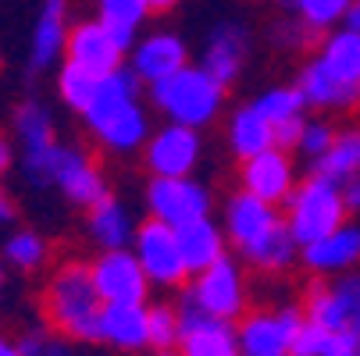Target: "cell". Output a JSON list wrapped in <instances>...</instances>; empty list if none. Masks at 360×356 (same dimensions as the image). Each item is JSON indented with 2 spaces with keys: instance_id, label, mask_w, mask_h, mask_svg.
Returning <instances> with one entry per match:
<instances>
[{
  "instance_id": "cell-1",
  "label": "cell",
  "mask_w": 360,
  "mask_h": 356,
  "mask_svg": "<svg viewBox=\"0 0 360 356\" xmlns=\"http://www.w3.org/2000/svg\"><path fill=\"white\" fill-rule=\"evenodd\" d=\"M100 310H104V299L93 285V271L86 261H61L50 271L39 292V314L46 328L72 338L75 345H96Z\"/></svg>"
},
{
  "instance_id": "cell-2",
  "label": "cell",
  "mask_w": 360,
  "mask_h": 356,
  "mask_svg": "<svg viewBox=\"0 0 360 356\" xmlns=\"http://www.w3.org/2000/svg\"><path fill=\"white\" fill-rule=\"evenodd\" d=\"M225 89L207 68H179L175 75L150 86V104L158 107L168 121L203 128L211 125L225 107Z\"/></svg>"
},
{
  "instance_id": "cell-3",
  "label": "cell",
  "mask_w": 360,
  "mask_h": 356,
  "mask_svg": "<svg viewBox=\"0 0 360 356\" xmlns=\"http://www.w3.org/2000/svg\"><path fill=\"white\" fill-rule=\"evenodd\" d=\"M346 214L349 211H346L339 182H328L321 175H311L285 199V228L300 249L318 242L328 232H335L339 225H346Z\"/></svg>"
},
{
  "instance_id": "cell-4",
  "label": "cell",
  "mask_w": 360,
  "mask_h": 356,
  "mask_svg": "<svg viewBox=\"0 0 360 356\" xmlns=\"http://www.w3.org/2000/svg\"><path fill=\"white\" fill-rule=\"evenodd\" d=\"M179 296L189 299L193 307H200L203 314L232 321V324L246 314V303H250V289H246L243 268L236 261H229V257H221L218 264L193 275V282L182 285Z\"/></svg>"
},
{
  "instance_id": "cell-5",
  "label": "cell",
  "mask_w": 360,
  "mask_h": 356,
  "mask_svg": "<svg viewBox=\"0 0 360 356\" xmlns=\"http://www.w3.org/2000/svg\"><path fill=\"white\" fill-rule=\"evenodd\" d=\"M303 307L282 303V307H257L236 321L239 356H289L292 338L303 324Z\"/></svg>"
},
{
  "instance_id": "cell-6",
  "label": "cell",
  "mask_w": 360,
  "mask_h": 356,
  "mask_svg": "<svg viewBox=\"0 0 360 356\" xmlns=\"http://www.w3.org/2000/svg\"><path fill=\"white\" fill-rule=\"evenodd\" d=\"M132 253L139 257L150 285L158 289H182L189 282V268L182 261V249H179V235L172 225L158 221V218H146L136 235H132Z\"/></svg>"
},
{
  "instance_id": "cell-7",
  "label": "cell",
  "mask_w": 360,
  "mask_h": 356,
  "mask_svg": "<svg viewBox=\"0 0 360 356\" xmlns=\"http://www.w3.org/2000/svg\"><path fill=\"white\" fill-rule=\"evenodd\" d=\"M93 271V285L104 303H146L150 296V278L139 264V257L125 246V249H100L89 261Z\"/></svg>"
},
{
  "instance_id": "cell-8",
  "label": "cell",
  "mask_w": 360,
  "mask_h": 356,
  "mask_svg": "<svg viewBox=\"0 0 360 356\" xmlns=\"http://www.w3.org/2000/svg\"><path fill=\"white\" fill-rule=\"evenodd\" d=\"M200 154H203L200 128L172 121V125H165L161 132H153L146 139L143 161H146L150 178H186L200 164Z\"/></svg>"
},
{
  "instance_id": "cell-9",
  "label": "cell",
  "mask_w": 360,
  "mask_h": 356,
  "mask_svg": "<svg viewBox=\"0 0 360 356\" xmlns=\"http://www.w3.org/2000/svg\"><path fill=\"white\" fill-rule=\"evenodd\" d=\"M146 207L150 218H158L172 228H182L189 221H200L211 214V192L200 182L186 178H150L146 185Z\"/></svg>"
},
{
  "instance_id": "cell-10",
  "label": "cell",
  "mask_w": 360,
  "mask_h": 356,
  "mask_svg": "<svg viewBox=\"0 0 360 356\" xmlns=\"http://www.w3.org/2000/svg\"><path fill=\"white\" fill-rule=\"evenodd\" d=\"M175 307H179V324H182V335L175 345L179 356H239L232 321L203 314L200 307H193L182 296L175 299Z\"/></svg>"
},
{
  "instance_id": "cell-11",
  "label": "cell",
  "mask_w": 360,
  "mask_h": 356,
  "mask_svg": "<svg viewBox=\"0 0 360 356\" xmlns=\"http://www.w3.org/2000/svg\"><path fill=\"white\" fill-rule=\"evenodd\" d=\"M50 185L61 189L68 203L75 207H93L96 199L108 196V182L100 175V164L89 150L82 146H65L58 143V154H54V175H50Z\"/></svg>"
},
{
  "instance_id": "cell-12",
  "label": "cell",
  "mask_w": 360,
  "mask_h": 356,
  "mask_svg": "<svg viewBox=\"0 0 360 356\" xmlns=\"http://www.w3.org/2000/svg\"><path fill=\"white\" fill-rule=\"evenodd\" d=\"M129 54V46L115 36L111 25H104L100 18L93 22H79L75 29H68V43H65V61L82 65L96 75H108L115 68H122V58Z\"/></svg>"
},
{
  "instance_id": "cell-13",
  "label": "cell",
  "mask_w": 360,
  "mask_h": 356,
  "mask_svg": "<svg viewBox=\"0 0 360 356\" xmlns=\"http://www.w3.org/2000/svg\"><path fill=\"white\" fill-rule=\"evenodd\" d=\"M96 345L122 352V356L146 352L150 349V307L146 303H104Z\"/></svg>"
},
{
  "instance_id": "cell-14",
  "label": "cell",
  "mask_w": 360,
  "mask_h": 356,
  "mask_svg": "<svg viewBox=\"0 0 360 356\" xmlns=\"http://www.w3.org/2000/svg\"><path fill=\"white\" fill-rule=\"evenodd\" d=\"M239 185L253 196H261L264 203H285L296 189V168L289 150L271 146L264 154H257L250 161H239Z\"/></svg>"
},
{
  "instance_id": "cell-15",
  "label": "cell",
  "mask_w": 360,
  "mask_h": 356,
  "mask_svg": "<svg viewBox=\"0 0 360 356\" xmlns=\"http://www.w3.org/2000/svg\"><path fill=\"white\" fill-rule=\"evenodd\" d=\"M278 221H282V214H278L275 203H264L261 196H253L246 189L232 192L229 203H225V235L239 253L246 246H253L261 235H268Z\"/></svg>"
},
{
  "instance_id": "cell-16",
  "label": "cell",
  "mask_w": 360,
  "mask_h": 356,
  "mask_svg": "<svg viewBox=\"0 0 360 356\" xmlns=\"http://www.w3.org/2000/svg\"><path fill=\"white\" fill-rule=\"evenodd\" d=\"M303 268L318 278H339L346 271H356L360 268V228L339 225L318 242L303 246Z\"/></svg>"
},
{
  "instance_id": "cell-17",
  "label": "cell",
  "mask_w": 360,
  "mask_h": 356,
  "mask_svg": "<svg viewBox=\"0 0 360 356\" xmlns=\"http://www.w3.org/2000/svg\"><path fill=\"white\" fill-rule=\"evenodd\" d=\"M68 0H43L36 25H32V43H29V72L39 75L54 68L58 58L65 54L68 43Z\"/></svg>"
},
{
  "instance_id": "cell-18",
  "label": "cell",
  "mask_w": 360,
  "mask_h": 356,
  "mask_svg": "<svg viewBox=\"0 0 360 356\" xmlns=\"http://www.w3.org/2000/svg\"><path fill=\"white\" fill-rule=\"evenodd\" d=\"M246 54H250V32L246 25L239 22H218L207 36V46H203V65L221 86H232L239 75H243V65H246Z\"/></svg>"
},
{
  "instance_id": "cell-19",
  "label": "cell",
  "mask_w": 360,
  "mask_h": 356,
  "mask_svg": "<svg viewBox=\"0 0 360 356\" xmlns=\"http://www.w3.org/2000/svg\"><path fill=\"white\" fill-rule=\"evenodd\" d=\"M186 43L172 32H153L146 39H139L132 46V75L139 82H161L168 75H175L179 68H186Z\"/></svg>"
},
{
  "instance_id": "cell-20",
  "label": "cell",
  "mask_w": 360,
  "mask_h": 356,
  "mask_svg": "<svg viewBox=\"0 0 360 356\" xmlns=\"http://www.w3.org/2000/svg\"><path fill=\"white\" fill-rule=\"evenodd\" d=\"M136 93H139V79L132 75V68H115L108 75H100L89 104H86V111L79 118L86 121V128H96L100 121H108L111 114L136 104Z\"/></svg>"
},
{
  "instance_id": "cell-21",
  "label": "cell",
  "mask_w": 360,
  "mask_h": 356,
  "mask_svg": "<svg viewBox=\"0 0 360 356\" xmlns=\"http://www.w3.org/2000/svg\"><path fill=\"white\" fill-rule=\"evenodd\" d=\"M175 235H179V249H182V261H186L189 275H200L203 268H211L221 257H229V253H225L229 249V235L211 218L189 221V225L175 228Z\"/></svg>"
},
{
  "instance_id": "cell-22",
  "label": "cell",
  "mask_w": 360,
  "mask_h": 356,
  "mask_svg": "<svg viewBox=\"0 0 360 356\" xmlns=\"http://www.w3.org/2000/svg\"><path fill=\"white\" fill-rule=\"evenodd\" d=\"M89 132H93L96 146L108 150V154H136V150L146 146V139H150V118H146V111L139 107V100H136V104H129L125 111L111 114L108 121H100Z\"/></svg>"
},
{
  "instance_id": "cell-23",
  "label": "cell",
  "mask_w": 360,
  "mask_h": 356,
  "mask_svg": "<svg viewBox=\"0 0 360 356\" xmlns=\"http://www.w3.org/2000/svg\"><path fill=\"white\" fill-rule=\"evenodd\" d=\"M296 89L303 93V100L311 107H321V111H346L360 100V86H349V82H339L321 61H311L303 65L300 79H296Z\"/></svg>"
},
{
  "instance_id": "cell-24",
  "label": "cell",
  "mask_w": 360,
  "mask_h": 356,
  "mask_svg": "<svg viewBox=\"0 0 360 356\" xmlns=\"http://www.w3.org/2000/svg\"><path fill=\"white\" fill-rule=\"evenodd\" d=\"M86 232L96 242V249H125L132 242V235H136L129 211L111 192L104 199H96L93 207L86 211Z\"/></svg>"
},
{
  "instance_id": "cell-25",
  "label": "cell",
  "mask_w": 360,
  "mask_h": 356,
  "mask_svg": "<svg viewBox=\"0 0 360 356\" xmlns=\"http://www.w3.org/2000/svg\"><path fill=\"white\" fill-rule=\"evenodd\" d=\"M275 146V125L257 111L253 104L250 107H239L229 121V150L236 154V161H250L257 154Z\"/></svg>"
},
{
  "instance_id": "cell-26",
  "label": "cell",
  "mask_w": 360,
  "mask_h": 356,
  "mask_svg": "<svg viewBox=\"0 0 360 356\" xmlns=\"http://www.w3.org/2000/svg\"><path fill=\"white\" fill-rule=\"evenodd\" d=\"M296 253H300V246H296V239L289 235L285 218H282L268 235H261L253 246H246L243 257H246V264H250L253 271H261V275H285V271L296 264Z\"/></svg>"
},
{
  "instance_id": "cell-27",
  "label": "cell",
  "mask_w": 360,
  "mask_h": 356,
  "mask_svg": "<svg viewBox=\"0 0 360 356\" xmlns=\"http://www.w3.org/2000/svg\"><path fill=\"white\" fill-rule=\"evenodd\" d=\"M318 61H321L339 82L360 86V32L339 29V32L325 36L321 46H318Z\"/></svg>"
},
{
  "instance_id": "cell-28",
  "label": "cell",
  "mask_w": 360,
  "mask_h": 356,
  "mask_svg": "<svg viewBox=\"0 0 360 356\" xmlns=\"http://www.w3.org/2000/svg\"><path fill=\"white\" fill-rule=\"evenodd\" d=\"M314 175L328 178V182H346L353 175H360V128H342L335 132L332 146L314 161Z\"/></svg>"
},
{
  "instance_id": "cell-29",
  "label": "cell",
  "mask_w": 360,
  "mask_h": 356,
  "mask_svg": "<svg viewBox=\"0 0 360 356\" xmlns=\"http://www.w3.org/2000/svg\"><path fill=\"white\" fill-rule=\"evenodd\" d=\"M11 128H15V139L22 143V150H39V146L58 143L54 114H50V107L39 104V100H22V104L15 107Z\"/></svg>"
},
{
  "instance_id": "cell-30",
  "label": "cell",
  "mask_w": 360,
  "mask_h": 356,
  "mask_svg": "<svg viewBox=\"0 0 360 356\" xmlns=\"http://www.w3.org/2000/svg\"><path fill=\"white\" fill-rule=\"evenodd\" d=\"M303 317L321 324L325 331H342L349 328V317H346V307L339 292L332 289V282H314L311 289L303 292Z\"/></svg>"
},
{
  "instance_id": "cell-31",
  "label": "cell",
  "mask_w": 360,
  "mask_h": 356,
  "mask_svg": "<svg viewBox=\"0 0 360 356\" xmlns=\"http://www.w3.org/2000/svg\"><path fill=\"white\" fill-rule=\"evenodd\" d=\"M0 257H4V264H11L15 271H39L50 261V242L32 228H15L4 239Z\"/></svg>"
},
{
  "instance_id": "cell-32",
  "label": "cell",
  "mask_w": 360,
  "mask_h": 356,
  "mask_svg": "<svg viewBox=\"0 0 360 356\" xmlns=\"http://www.w3.org/2000/svg\"><path fill=\"white\" fill-rule=\"evenodd\" d=\"M96 82H100L96 72L65 61L61 72H58V96L65 100V107H72L75 114H82L86 104H89V96H93V89H96Z\"/></svg>"
},
{
  "instance_id": "cell-33",
  "label": "cell",
  "mask_w": 360,
  "mask_h": 356,
  "mask_svg": "<svg viewBox=\"0 0 360 356\" xmlns=\"http://www.w3.org/2000/svg\"><path fill=\"white\" fill-rule=\"evenodd\" d=\"M253 107L261 111L271 125H278V121L300 118V111L307 107V100H303V93H300L296 86H275V89H268V93L257 96Z\"/></svg>"
},
{
  "instance_id": "cell-34",
  "label": "cell",
  "mask_w": 360,
  "mask_h": 356,
  "mask_svg": "<svg viewBox=\"0 0 360 356\" xmlns=\"http://www.w3.org/2000/svg\"><path fill=\"white\" fill-rule=\"evenodd\" d=\"M18 345H22L25 356H82L72 338L58 335L54 328H46V324L29 328L25 335H18Z\"/></svg>"
},
{
  "instance_id": "cell-35",
  "label": "cell",
  "mask_w": 360,
  "mask_h": 356,
  "mask_svg": "<svg viewBox=\"0 0 360 356\" xmlns=\"http://www.w3.org/2000/svg\"><path fill=\"white\" fill-rule=\"evenodd\" d=\"M182 335L175 303H153L150 307V349H175Z\"/></svg>"
},
{
  "instance_id": "cell-36",
  "label": "cell",
  "mask_w": 360,
  "mask_h": 356,
  "mask_svg": "<svg viewBox=\"0 0 360 356\" xmlns=\"http://www.w3.org/2000/svg\"><path fill=\"white\" fill-rule=\"evenodd\" d=\"M349 4H353V0H296L292 11H296V18H303L311 29L325 32L328 25H335V22L346 18Z\"/></svg>"
},
{
  "instance_id": "cell-37",
  "label": "cell",
  "mask_w": 360,
  "mask_h": 356,
  "mask_svg": "<svg viewBox=\"0 0 360 356\" xmlns=\"http://www.w3.org/2000/svg\"><path fill=\"white\" fill-rule=\"evenodd\" d=\"M96 11H100V22L104 25L125 29V32H136L139 22L150 15L143 0H96Z\"/></svg>"
},
{
  "instance_id": "cell-38",
  "label": "cell",
  "mask_w": 360,
  "mask_h": 356,
  "mask_svg": "<svg viewBox=\"0 0 360 356\" xmlns=\"http://www.w3.org/2000/svg\"><path fill=\"white\" fill-rule=\"evenodd\" d=\"M321 32L311 29L303 18L296 22H282V25H271V43L285 46V50H311V46H321Z\"/></svg>"
},
{
  "instance_id": "cell-39",
  "label": "cell",
  "mask_w": 360,
  "mask_h": 356,
  "mask_svg": "<svg viewBox=\"0 0 360 356\" xmlns=\"http://www.w3.org/2000/svg\"><path fill=\"white\" fill-rule=\"evenodd\" d=\"M332 289L339 292L342 307H346L349 328H353V331H360V271H346V275L332 278Z\"/></svg>"
},
{
  "instance_id": "cell-40",
  "label": "cell",
  "mask_w": 360,
  "mask_h": 356,
  "mask_svg": "<svg viewBox=\"0 0 360 356\" xmlns=\"http://www.w3.org/2000/svg\"><path fill=\"white\" fill-rule=\"evenodd\" d=\"M328 335H332V331H325L321 324H314V321H303V324H300V331H296V338H292L289 356H321V352H325Z\"/></svg>"
},
{
  "instance_id": "cell-41",
  "label": "cell",
  "mask_w": 360,
  "mask_h": 356,
  "mask_svg": "<svg viewBox=\"0 0 360 356\" xmlns=\"http://www.w3.org/2000/svg\"><path fill=\"white\" fill-rule=\"evenodd\" d=\"M332 139H335V128H332L328 121H307V125H303V136H300V150L318 161L325 150L332 146Z\"/></svg>"
},
{
  "instance_id": "cell-42",
  "label": "cell",
  "mask_w": 360,
  "mask_h": 356,
  "mask_svg": "<svg viewBox=\"0 0 360 356\" xmlns=\"http://www.w3.org/2000/svg\"><path fill=\"white\" fill-rule=\"evenodd\" d=\"M321 356H360V331H353V328L332 331Z\"/></svg>"
},
{
  "instance_id": "cell-43",
  "label": "cell",
  "mask_w": 360,
  "mask_h": 356,
  "mask_svg": "<svg viewBox=\"0 0 360 356\" xmlns=\"http://www.w3.org/2000/svg\"><path fill=\"white\" fill-rule=\"evenodd\" d=\"M303 118H289V121H278L275 125V146L282 150H296L300 146V136H303Z\"/></svg>"
},
{
  "instance_id": "cell-44",
  "label": "cell",
  "mask_w": 360,
  "mask_h": 356,
  "mask_svg": "<svg viewBox=\"0 0 360 356\" xmlns=\"http://www.w3.org/2000/svg\"><path fill=\"white\" fill-rule=\"evenodd\" d=\"M339 189H342V199H346V211H360V175L346 178Z\"/></svg>"
},
{
  "instance_id": "cell-45",
  "label": "cell",
  "mask_w": 360,
  "mask_h": 356,
  "mask_svg": "<svg viewBox=\"0 0 360 356\" xmlns=\"http://www.w3.org/2000/svg\"><path fill=\"white\" fill-rule=\"evenodd\" d=\"M11 164H15V150H11L8 136H0V175L11 171Z\"/></svg>"
},
{
  "instance_id": "cell-46",
  "label": "cell",
  "mask_w": 360,
  "mask_h": 356,
  "mask_svg": "<svg viewBox=\"0 0 360 356\" xmlns=\"http://www.w3.org/2000/svg\"><path fill=\"white\" fill-rule=\"evenodd\" d=\"M0 356H25V352H22L18 338H11V335L0 331Z\"/></svg>"
},
{
  "instance_id": "cell-47",
  "label": "cell",
  "mask_w": 360,
  "mask_h": 356,
  "mask_svg": "<svg viewBox=\"0 0 360 356\" xmlns=\"http://www.w3.org/2000/svg\"><path fill=\"white\" fill-rule=\"evenodd\" d=\"M18 218V211H15V203L8 199V196H0V225H11Z\"/></svg>"
},
{
  "instance_id": "cell-48",
  "label": "cell",
  "mask_w": 360,
  "mask_h": 356,
  "mask_svg": "<svg viewBox=\"0 0 360 356\" xmlns=\"http://www.w3.org/2000/svg\"><path fill=\"white\" fill-rule=\"evenodd\" d=\"M346 29H353V32H360V0H353L349 4V11H346Z\"/></svg>"
},
{
  "instance_id": "cell-49",
  "label": "cell",
  "mask_w": 360,
  "mask_h": 356,
  "mask_svg": "<svg viewBox=\"0 0 360 356\" xmlns=\"http://www.w3.org/2000/svg\"><path fill=\"white\" fill-rule=\"evenodd\" d=\"M143 4H146V11H172L179 0H143Z\"/></svg>"
},
{
  "instance_id": "cell-50",
  "label": "cell",
  "mask_w": 360,
  "mask_h": 356,
  "mask_svg": "<svg viewBox=\"0 0 360 356\" xmlns=\"http://www.w3.org/2000/svg\"><path fill=\"white\" fill-rule=\"evenodd\" d=\"M146 356H179L175 349H146Z\"/></svg>"
},
{
  "instance_id": "cell-51",
  "label": "cell",
  "mask_w": 360,
  "mask_h": 356,
  "mask_svg": "<svg viewBox=\"0 0 360 356\" xmlns=\"http://www.w3.org/2000/svg\"><path fill=\"white\" fill-rule=\"evenodd\" d=\"M282 4H285V8H289V11H292V8H296V0H282Z\"/></svg>"
},
{
  "instance_id": "cell-52",
  "label": "cell",
  "mask_w": 360,
  "mask_h": 356,
  "mask_svg": "<svg viewBox=\"0 0 360 356\" xmlns=\"http://www.w3.org/2000/svg\"><path fill=\"white\" fill-rule=\"evenodd\" d=\"M0 289H4V264H0Z\"/></svg>"
},
{
  "instance_id": "cell-53",
  "label": "cell",
  "mask_w": 360,
  "mask_h": 356,
  "mask_svg": "<svg viewBox=\"0 0 360 356\" xmlns=\"http://www.w3.org/2000/svg\"><path fill=\"white\" fill-rule=\"evenodd\" d=\"M0 196H4V192H0Z\"/></svg>"
}]
</instances>
